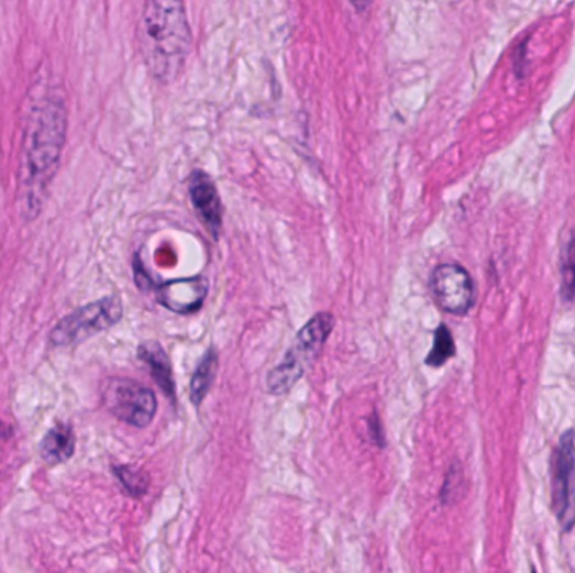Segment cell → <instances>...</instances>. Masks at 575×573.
Returning <instances> with one entry per match:
<instances>
[{
    "label": "cell",
    "instance_id": "2",
    "mask_svg": "<svg viewBox=\"0 0 575 573\" xmlns=\"http://www.w3.org/2000/svg\"><path fill=\"white\" fill-rule=\"evenodd\" d=\"M139 46L148 71L162 82L183 73L192 47L186 0H145Z\"/></svg>",
    "mask_w": 575,
    "mask_h": 573
},
{
    "label": "cell",
    "instance_id": "5",
    "mask_svg": "<svg viewBox=\"0 0 575 573\" xmlns=\"http://www.w3.org/2000/svg\"><path fill=\"white\" fill-rule=\"evenodd\" d=\"M101 399L111 416L133 428H147L158 407L152 388L125 377L107 378L101 385Z\"/></svg>",
    "mask_w": 575,
    "mask_h": 573
},
{
    "label": "cell",
    "instance_id": "6",
    "mask_svg": "<svg viewBox=\"0 0 575 573\" xmlns=\"http://www.w3.org/2000/svg\"><path fill=\"white\" fill-rule=\"evenodd\" d=\"M552 509L561 521L562 530L571 531L575 525V432L568 429L561 436L551 460Z\"/></svg>",
    "mask_w": 575,
    "mask_h": 573
},
{
    "label": "cell",
    "instance_id": "8",
    "mask_svg": "<svg viewBox=\"0 0 575 573\" xmlns=\"http://www.w3.org/2000/svg\"><path fill=\"white\" fill-rule=\"evenodd\" d=\"M148 289L155 293L158 304L172 313L190 315L199 310L208 298L209 282L204 276H192L161 285L152 282Z\"/></svg>",
    "mask_w": 575,
    "mask_h": 573
},
{
    "label": "cell",
    "instance_id": "12",
    "mask_svg": "<svg viewBox=\"0 0 575 573\" xmlns=\"http://www.w3.org/2000/svg\"><path fill=\"white\" fill-rule=\"evenodd\" d=\"M218 367V353H215L214 349L208 350L206 355L202 356V360H200L199 365H197L192 378H190V403H192L193 406H200V403L208 396L212 382H214Z\"/></svg>",
    "mask_w": 575,
    "mask_h": 573
},
{
    "label": "cell",
    "instance_id": "11",
    "mask_svg": "<svg viewBox=\"0 0 575 573\" xmlns=\"http://www.w3.org/2000/svg\"><path fill=\"white\" fill-rule=\"evenodd\" d=\"M139 359L151 368L152 377L168 399H176V382L172 374L170 360L161 343L147 342L139 346Z\"/></svg>",
    "mask_w": 575,
    "mask_h": 573
},
{
    "label": "cell",
    "instance_id": "10",
    "mask_svg": "<svg viewBox=\"0 0 575 573\" xmlns=\"http://www.w3.org/2000/svg\"><path fill=\"white\" fill-rule=\"evenodd\" d=\"M75 448L76 438L71 426L59 422L51 428L41 441V458L47 466H59L71 460Z\"/></svg>",
    "mask_w": 575,
    "mask_h": 573
},
{
    "label": "cell",
    "instance_id": "1",
    "mask_svg": "<svg viewBox=\"0 0 575 573\" xmlns=\"http://www.w3.org/2000/svg\"><path fill=\"white\" fill-rule=\"evenodd\" d=\"M68 132V113L63 97L44 93L25 118L19 165V207L25 221L41 214L56 177Z\"/></svg>",
    "mask_w": 575,
    "mask_h": 573
},
{
    "label": "cell",
    "instance_id": "16",
    "mask_svg": "<svg viewBox=\"0 0 575 573\" xmlns=\"http://www.w3.org/2000/svg\"><path fill=\"white\" fill-rule=\"evenodd\" d=\"M527 43L520 46L519 53L515 56V71L519 73V76H522V69H526L527 63Z\"/></svg>",
    "mask_w": 575,
    "mask_h": 573
},
{
    "label": "cell",
    "instance_id": "7",
    "mask_svg": "<svg viewBox=\"0 0 575 573\" xmlns=\"http://www.w3.org/2000/svg\"><path fill=\"white\" fill-rule=\"evenodd\" d=\"M429 289L441 310L463 317L475 305V283L465 267L443 263L434 267L429 279Z\"/></svg>",
    "mask_w": 575,
    "mask_h": 573
},
{
    "label": "cell",
    "instance_id": "4",
    "mask_svg": "<svg viewBox=\"0 0 575 573\" xmlns=\"http://www.w3.org/2000/svg\"><path fill=\"white\" fill-rule=\"evenodd\" d=\"M123 317V305L119 296H107L93 304L78 308L63 318L51 330L49 342L54 346H69L85 342L101 331L110 330Z\"/></svg>",
    "mask_w": 575,
    "mask_h": 573
},
{
    "label": "cell",
    "instance_id": "14",
    "mask_svg": "<svg viewBox=\"0 0 575 573\" xmlns=\"http://www.w3.org/2000/svg\"><path fill=\"white\" fill-rule=\"evenodd\" d=\"M113 473L119 477L120 483H122L125 492L130 496H140L145 495L148 492V486H151V477L143 470L132 466H114Z\"/></svg>",
    "mask_w": 575,
    "mask_h": 573
},
{
    "label": "cell",
    "instance_id": "18",
    "mask_svg": "<svg viewBox=\"0 0 575 573\" xmlns=\"http://www.w3.org/2000/svg\"><path fill=\"white\" fill-rule=\"evenodd\" d=\"M349 2H351L352 8L357 9L358 12H364L371 8L374 0H349Z\"/></svg>",
    "mask_w": 575,
    "mask_h": 573
},
{
    "label": "cell",
    "instance_id": "15",
    "mask_svg": "<svg viewBox=\"0 0 575 573\" xmlns=\"http://www.w3.org/2000/svg\"><path fill=\"white\" fill-rule=\"evenodd\" d=\"M562 298L572 301L575 296V235L571 239L565 250L564 263H562Z\"/></svg>",
    "mask_w": 575,
    "mask_h": 573
},
{
    "label": "cell",
    "instance_id": "17",
    "mask_svg": "<svg viewBox=\"0 0 575 573\" xmlns=\"http://www.w3.org/2000/svg\"><path fill=\"white\" fill-rule=\"evenodd\" d=\"M368 429H371V436L374 441H377V444L384 445V436L383 432H380V425L379 420H377V416L372 417L371 426H368Z\"/></svg>",
    "mask_w": 575,
    "mask_h": 573
},
{
    "label": "cell",
    "instance_id": "13",
    "mask_svg": "<svg viewBox=\"0 0 575 573\" xmlns=\"http://www.w3.org/2000/svg\"><path fill=\"white\" fill-rule=\"evenodd\" d=\"M454 355H456V346H454L451 330L446 324H440L436 333H434L433 350L429 352L428 359H425V365L434 368L443 367L447 360L453 359Z\"/></svg>",
    "mask_w": 575,
    "mask_h": 573
},
{
    "label": "cell",
    "instance_id": "3",
    "mask_svg": "<svg viewBox=\"0 0 575 573\" xmlns=\"http://www.w3.org/2000/svg\"><path fill=\"white\" fill-rule=\"evenodd\" d=\"M333 327H335V318L332 313H319L298 331L281 364L273 368L266 377V388L269 394L283 396L295 387L319 356L320 350L332 335Z\"/></svg>",
    "mask_w": 575,
    "mask_h": 573
},
{
    "label": "cell",
    "instance_id": "9",
    "mask_svg": "<svg viewBox=\"0 0 575 573\" xmlns=\"http://www.w3.org/2000/svg\"><path fill=\"white\" fill-rule=\"evenodd\" d=\"M189 196L197 218L206 231L218 239L222 231V203L218 187L206 172L193 170L189 178Z\"/></svg>",
    "mask_w": 575,
    "mask_h": 573
}]
</instances>
